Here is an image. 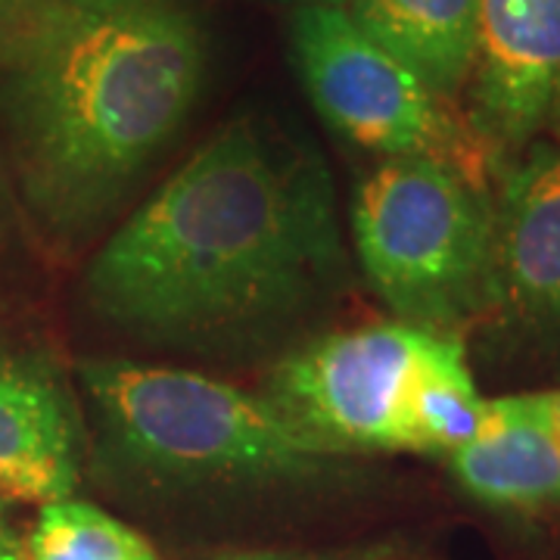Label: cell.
Here are the masks:
<instances>
[{
    "mask_svg": "<svg viewBox=\"0 0 560 560\" xmlns=\"http://www.w3.org/2000/svg\"><path fill=\"white\" fill-rule=\"evenodd\" d=\"M290 50L312 106L337 135L383 160H433L489 187L492 153L452 101L368 38L342 7H302Z\"/></svg>",
    "mask_w": 560,
    "mask_h": 560,
    "instance_id": "5b68a950",
    "label": "cell"
},
{
    "mask_svg": "<svg viewBox=\"0 0 560 560\" xmlns=\"http://www.w3.org/2000/svg\"><path fill=\"white\" fill-rule=\"evenodd\" d=\"M448 460L460 489L482 504L533 511L560 501V448L545 393L486 399L480 433Z\"/></svg>",
    "mask_w": 560,
    "mask_h": 560,
    "instance_id": "30bf717a",
    "label": "cell"
},
{
    "mask_svg": "<svg viewBox=\"0 0 560 560\" xmlns=\"http://www.w3.org/2000/svg\"><path fill=\"white\" fill-rule=\"evenodd\" d=\"M103 445L172 486H290L337 474L340 448L278 401L180 368L88 359L79 368Z\"/></svg>",
    "mask_w": 560,
    "mask_h": 560,
    "instance_id": "3957f363",
    "label": "cell"
},
{
    "mask_svg": "<svg viewBox=\"0 0 560 560\" xmlns=\"http://www.w3.org/2000/svg\"><path fill=\"white\" fill-rule=\"evenodd\" d=\"M283 3H293L296 10H302V7H346L349 0H283Z\"/></svg>",
    "mask_w": 560,
    "mask_h": 560,
    "instance_id": "ac0fdd59",
    "label": "cell"
},
{
    "mask_svg": "<svg viewBox=\"0 0 560 560\" xmlns=\"http://www.w3.org/2000/svg\"><path fill=\"white\" fill-rule=\"evenodd\" d=\"M202 75L187 0H0V140L32 219L91 237L184 128Z\"/></svg>",
    "mask_w": 560,
    "mask_h": 560,
    "instance_id": "7a4b0ae2",
    "label": "cell"
},
{
    "mask_svg": "<svg viewBox=\"0 0 560 560\" xmlns=\"http://www.w3.org/2000/svg\"><path fill=\"white\" fill-rule=\"evenodd\" d=\"M7 237H10V184L0 168V253L7 246Z\"/></svg>",
    "mask_w": 560,
    "mask_h": 560,
    "instance_id": "2e32d148",
    "label": "cell"
},
{
    "mask_svg": "<svg viewBox=\"0 0 560 560\" xmlns=\"http://www.w3.org/2000/svg\"><path fill=\"white\" fill-rule=\"evenodd\" d=\"M0 560H25V536L13 521L7 501H0Z\"/></svg>",
    "mask_w": 560,
    "mask_h": 560,
    "instance_id": "9a60e30c",
    "label": "cell"
},
{
    "mask_svg": "<svg viewBox=\"0 0 560 560\" xmlns=\"http://www.w3.org/2000/svg\"><path fill=\"white\" fill-rule=\"evenodd\" d=\"M545 411H548V427H551V436L558 442L560 448V389L545 393Z\"/></svg>",
    "mask_w": 560,
    "mask_h": 560,
    "instance_id": "e0dca14e",
    "label": "cell"
},
{
    "mask_svg": "<svg viewBox=\"0 0 560 560\" xmlns=\"http://www.w3.org/2000/svg\"><path fill=\"white\" fill-rule=\"evenodd\" d=\"M482 415L486 399L470 377L460 337L430 330L401 411L405 452L455 455L480 433Z\"/></svg>",
    "mask_w": 560,
    "mask_h": 560,
    "instance_id": "7c38bea8",
    "label": "cell"
},
{
    "mask_svg": "<svg viewBox=\"0 0 560 560\" xmlns=\"http://www.w3.org/2000/svg\"><path fill=\"white\" fill-rule=\"evenodd\" d=\"M427 337L399 320L320 337L283 359L268 399L342 455L405 448L401 411Z\"/></svg>",
    "mask_w": 560,
    "mask_h": 560,
    "instance_id": "8992f818",
    "label": "cell"
},
{
    "mask_svg": "<svg viewBox=\"0 0 560 560\" xmlns=\"http://www.w3.org/2000/svg\"><path fill=\"white\" fill-rule=\"evenodd\" d=\"M342 10L445 101L470 81L480 0H349Z\"/></svg>",
    "mask_w": 560,
    "mask_h": 560,
    "instance_id": "8fae6325",
    "label": "cell"
},
{
    "mask_svg": "<svg viewBox=\"0 0 560 560\" xmlns=\"http://www.w3.org/2000/svg\"><path fill=\"white\" fill-rule=\"evenodd\" d=\"M551 128H558V135H560V109H558V116H555V121H551Z\"/></svg>",
    "mask_w": 560,
    "mask_h": 560,
    "instance_id": "d6986e66",
    "label": "cell"
},
{
    "mask_svg": "<svg viewBox=\"0 0 560 560\" xmlns=\"http://www.w3.org/2000/svg\"><path fill=\"white\" fill-rule=\"evenodd\" d=\"M25 560H162L156 548L97 504L47 501L25 536Z\"/></svg>",
    "mask_w": 560,
    "mask_h": 560,
    "instance_id": "4fadbf2b",
    "label": "cell"
},
{
    "mask_svg": "<svg viewBox=\"0 0 560 560\" xmlns=\"http://www.w3.org/2000/svg\"><path fill=\"white\" fill-rule=\"evenodd\" d=\"M79 423L60 374L38 355L0 346V501L72 499Z\"/></svg>",
    "mask_w": 560,
    "mask_h": 560,
    "instance_id": "9c48e42d",
    "label": "cell"
},
{
    "mask_svg": "<svg viewBox=\"0 0 560 560\" xmlns=\"http://www.w3.org/2000/svg\"><path fill=\"white\" fill-rule=\"evenodd\" d=\"M342 271L327 165L256 119L219 128L88 265L91 312L178 349L293 318Z\"/></svg>",
    "mask_w": 560,
    "mask_h": 560,
    "instance_id": "6da1fadb",
    "label": "cell"
},
{
    "mask_svg": "<svg viewBox=\"0 0 560 560\" xmlns=\"http://www.w3.org/2000/svg\"><path fill=\"white\" fill-rule=\"evenodd\" d=\"M215 560H386L381 548H349V551H249L224 555Z\"/></svg>",
    "mask_w": 560,
    "mask_h": 560,
    "instance_id": "5bb4252c",
    "label": "cell"
},
{
    "mask_svg": "<svg viewBox=\"0 0 560 560\" xmlns=\"http://www.w3.org/2000/svg\"><path fill=\"white\" fill-rule=\"evenodd\" d=\"M560 109V0H480L467 121L495 165L539 138Z\"/></svg>",
    "mask_w": 560,
    "mask_h": 560,
    "instance_id": "52a82bcc",
    "label": "cell"
},
{
    "mask_svg": "<svg viewBox=\"0 0 560 560\" xmlns=\"http://www.w3.org/2000/svg\"><path fill=\"white\" fill-rule=\"evenodd\" d=\"M495 168L486 315L529 334L560 330V147L533 140Z\"/></svg>",
    "mask_w": 560,
    "mask_h": 560,
    "instance_id": "ba28073f",
    "label": "cell"
},
{
    "mask_svg": "<svg viewBox=\"0 0 560 560\" xmlns=\"http://www.w3.org/2000/svg\"><path fill=\"white\" fill-rule=\"evenodd\" d=\"M352 241L361 271L399 324L458 334L486 315L492 194L433 160H383L359 184Z\"/></svg>",
    "mask_w": 560,
    "mask_h": 560,
    "instance_id": "277c9868",
    "label": "cell"
}]
</instances>
